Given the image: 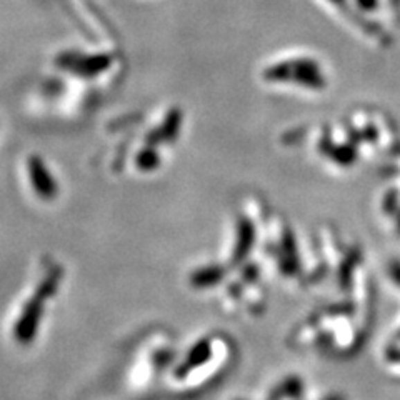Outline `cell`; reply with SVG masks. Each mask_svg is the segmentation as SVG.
<instances>
[{
    "label": "cell",
    "instance_id": "obj_9",
    "mask_svg": "<svg viewBox=\"0 0 400 400\" xmlns=\"http://www.w3.org/2000/svg\"><path fill=\"white\" fill-rule=\"evenodd\" d=\"M302 392V382L299 379H289L285 381L282 385L277 389V392H273V399H285V397H297Z\"/></svg>",
    "mask_w": 400,
    "mask_h": 400
},
{
    "label": "cell",
    "instance_id": "obj_11",
    "mask_svg": "<svg viewBox=\"0 0 400 400\" xmlns=\"http://www.w3.org/2000/svg\"><path fill=\"white\" fill-rule=\"evenodd\" d=\"M390 275L395 280V284L400 285V262H395L390 265Z\"/></svg>",
    "mask_w": 400,
    "mask_h": 400
},
{
    "label": "cell",
    "instance_id": "obj_8",
    "mask_svg": "<svg viewBox=\"0 0 400 400\" xmlns=\"http://www.w3.org/2000/svg\"><path fill=\"white\" fill-rule=\"evenodd\" d=\"M136 164L140 170H154L161 164V157H158L157 150H155L154 147L147 145L145 149H142L140 152L137 154Z\"/></svg>",
    "mask_w": 400,
    "mask_h": 400
},
{
    "label": "cell",
    "instance_id": "obj_10",
    "mask_svg": "<svg viewBox=\"0 0 400 400\" xmlns=\"http://www.w3.org/2000/svg\"><path fill=\"white\" fill-rule=\"evenodd\" d=\"M220 275H222V272L219 269H203L194 275V284L199 287H207V285L217 284Z\"/></svg>",
    "mask_w": 400,
    "mask_h": 400
},
{
    "label": "cell",
    "instance_id": "obj_6",
    "mask_svg": "<svg viewBox=\"0 0 400 400\" xmlns=\"http://www.w3.org/2000/svg\"><path fill=\"white\" fill-rule=\"evenodd\" d=\"M254 227L248 220L242 219L239 222V237H237V246H235V260H242L244 257L248 254V251L252 248V244H254Z\"/></svg>",
    "mask_w": 400,
    "mask_h": 400
},
{
    "label": "cell",
    "instance_id": "obj_1",
    "mask_svg": "<svg viewBox=\"0 0 400 400\" xmlns=\"http://www.w3.org/2000/svg\"><path fill=\"white\" fill-rule=\"evenodd\" d=\"M265 79L271 82H292L307 85V87H320L322 85V75L318 73L317 65L310 60H289V62H282L272 65L271 69L265 71Z\"/></svg>",
    "mask_w": 400,
    "mask_h": 400
},
{
    "label": "cell",
    "instance_id": "obj_12",
    "mask_svg": "<svg viewBox=\"0 0 400 400\" xmlns=\"http://www.w3.org/2000/svg\"><path fill=\"white\" fill-rule=\"evenodd\" d=\"M327 400H344V399H342V397H330Z\"/></svg>",
    "mask_w": 400,
    "mask_h": 400
},
{
    "label": "cell",
    "instance_id": "obj_5",
    "mask_svg": "<svg viewBox=\"0 0 400 400\" xmlns=\"http://www.w3.org/2000/svg\"><path fill=\"white\" fill-rule=\"evenodd\" d=\"M40 316H42V304L39 300L28 302L15 325V336L20 342H30L35 337Z\"/></svg>",
    "mask_w": 400,
    "mask_h": 400
},
{
    "label": "cell",
    "instance_id": "obj_4",
    "mask_svg": "<svg viewBox=\"0 0 400 400\" xmlns=\"http://www.w3.org/2000/svg\"><path fill=\"white\" fill-rule=\"evenodd\" d=\"M182 127V110L181 109H170L169 113L165 116L164 124L161 125L157 130H152V132L147 136V145L155 147L161 142H172L177 138L179 132H181Z\"/></svg>",
    "mask_w": 400,
    "mask_h": 400
},
{
    "label": "cell",
    "instance_id": "obj_3",
    "mask_svg": "<svg viewBox=\"0 0 400 400\" xmlns=\"http://www.w3.org/2000/svg\"><path fill=\"white\" fill-rule=\"evenodd\" d=\"M59 64L62 65L64 69H71L75 73L82 77H93L99 75L100 72H104L105 69L110 65V57L99 54V55H62L59 59Z\"/></svg>",
    "mask_w": 400,
    "mask_h": 400
},
{
    "label": "cell",
    "instance_id": "obj_2",
    "mask_svg": "<svg viewBox=\"0 0 400 400\" xmlns=\"http://www.w3.org/2000/svg\"><path fill=\"white\" fill-rule=\"evenodd\" d=\"M28 177H30L32 187H34L39 197L51 200L59 194L57 181L52 177L51 170L47 169V165L44 164V161L39 155H32L28 158Z\"/></svg>",
    "mask_w": 400,
    "mask_h": 400
},
{
    "label": "cell",
    "instance_id": "obj_7",
    "mask_svg": "<svg viewBox=\"0 0 400 400\" xmlns=\"http://www.w3.org/2000/svg\"><path fill=\"white\" fill-rule=\"evenodd\" d=\"M209 357H210L209 342H207V340L199 342V344L190 350L189 358L185 361V365H183L182 369L179 370V372H181V375H185L187 370H190V369H194V367H199V365L206 364V362L209 361Z\"/></svg>",
    "mask_w": 400,
    "mask_h": 400
}]
</instances>
